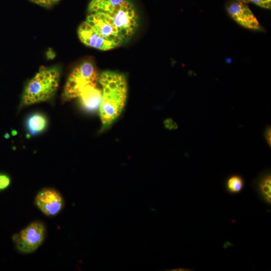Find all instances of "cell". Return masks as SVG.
Wrapping results in <instances>:
<instances>
[{
  "mask_svg": "<svg viewBox=\"0 0 271 271\" xmlns=\"http://www.w3.org/2000/svg\"><path fill=\"white\" fill-rule=\"evenodd\" d=\"M102 98L99 107L101 129L109 127L122 113L127 100V83L124 75L112 71L99 74Z\"/></svg>",
  "mask_w": 271,
  "mask_h": 271,
  "instance_id": "cell-1",
  "label": "cell"
},
{
  "mask_svg": "<svg viewBox=\"0 0 271 271\" xmlns=\"http://www.w3.org/2000/svg\"><path fill=\"white\" fill-rule=\"evenodd\" d=\"M77 34L83 44L101 51L115 49L126 42L113 20L101 12L88 13Z\"/></svg>",
  "mask_w": 271,
  "mask_h": 271,
  "instance_id": "cell-2",
  "label": "cell"
},
{
  "mask_svg": "<svg viewBox=\"0 0 271 271\" xmlns=\"http://www.w3.org/2000/svg\"><path fill=\"white\" fill-rule=\"evenodd\" d=\"M60 77L58 67H42L27 84L19 108L50 100L57 90Z\"/></svg>",
  "mask_w": 271,
  "mask_h": 271,
  "instance_id": "cell-3",
  "label": "cell"
},
{
  "mask_svg": "<svg viewBox=\"0 0 271 271\" xmlns=\"http://www.w3.org/2000/svg\"><path fill=\"white\" fill-rule=\"evenodd\" d=\"M99 74L90 62H85L76 66L68 76L64 87L62 99L66 102L78 98L87 87L97 85Z\"/></svg>",
  "mask_w": 271,
  "mask_h": 271,
  "instance_id": "cell-4",
  "label": "cell"
},
{
  "mask_svg": "<svg viewBox=\"0 0 271 271\" xmlns=\"http://www.w3.org/2000/svg\"><path fill=\"white\" fill-rule=\"evenodd\" d=\"M45 236V228L39 221L31 223L13 236L18 250L24 253L35 251L42 244Z\"/></svg>",
  "mask_w": 271,
  "mask_h": 271,
  "instance_id": "cell-5",
  "label": "cell"
},
{
  "mask_svg": "<svg viewBox=\"0 0 271 271\" xmlns=\"http://www.w3.org/2000/svg\"><path fill=\"white\" fill-rule=\"evenodd\" d=\"M63 199L59 192L54 189L45 188L41 190L35 198V204L46 215L54 216L63 206Z\"/></svg>",
  "mask_w": 271,
  "mask_h": 271,
  "instance_id": "cell-6",
  "label": "cell"
},
{
  "mask_svg": "<svg viewBox=\"0 0 271 271\" xmlns=\"http://www.w3.org/2000/svg\"><path fill=\"white\" fill-rule=\"evenodd\" d=\"M230 16L241 26L251 30L260 29L256 18L248 7L240 1L232 3L227 8Z\"/></svg>",
  "mask_w": 271,
  "mask_h": 271,
  "instance_id": "cell-7",
  "label": "cell"
},
{
  "mask_svg": "<svg viewBox=\"0 0 271 271\" xmlns=\"http://www.w3.org/2000/svg\"><path fill=\"white\" fill-rule=\"evenodd\" d=\"M251 186L260 200L268 206L271 204V173L264 169L252 182Z\"/></svg>",
  "mask_w": 271,
  "mask_h": 271,
  "instance_id": "cell-8",
  "label": "cell"
},
{
  "mask_svg": "<svg viewBox=\"0 0 271 271\" xmlns=\"http://www.w3.org/2000/svg\"><path fill=\"white\" fill-rule=\"evenodd\" d=\"M102 98V90L97 85L85 88L78 98L82 107L87 111H94L99 109Z\"/></svg>",
  "mask_w": 271,
  "mask_h": 271,
  "instance_id": "cell-9",
  "label": "cell"
},
{
  "mask_svg": "<svg viewBox=\"0 0 271 271\" xmlns=\"http://www.w3.org/2000/svg\"><path fill=\"white\" fill-rule=\"evenodd\" d=\"M48 123V118L46 115L37 111L31 113L26 117L25 126L28 135L31 137L45 131Z\"/></svg>",
  "mask_w": 271,
  "mask_h": 271,
  "instance_id": "cell-10",
  "label": "cell"
},
{
  "mask_svg": "<svg viewBox=\"0 0 271 271\" xmlns=\"http://www.w3.org/2000/svg\"><path fill=\"white\" fill-rule=\"evenodd\" d=\"M224 187L228 193L236 195L240 193L244 189L245 181L241 175L237 174H232L226 179Z\"/></svg>",
  "mask_w": 271,
  "mask_h": 271,
  "instance_id": "cell-11",
  "label": "cell"
},
{
  "mask_svg": "<svg viewBox=\"0 0 271 271\" xmlns=\"http://www.w3.org/2000/svg\"><path fill=\"white\" fill-rule=\"evenodd\" d=\"M242 3H252L263 8L270 9L271 0H237Z\"/></svg>",
  "mask_w": 271,
  "mask_h": 271,
  "instance_id": "cell-12",
  "label": "cell"
},
{
  "mask_svg": "<svg viewBox=\"0 0 271 271\" xmlns=\"http://www.w3.org/2000/svg\"><path fill=\"white\" fill-rule=\"evenodd\" d=\"M10 184V177L6 174L0 173V191L7 188Z\"/></svg>",
  "mask_w": 271,
  "mask_h": 271,
  "instance_id": "cell-13",
  "label": "cell"
},
{
  "mask_svg": "<svg viewBox=\"0 0 271 271\" xmlns=\"http://www.w3.org/2000/svg\"><path fill=\"white\" fill-rule=\"evenodd\" d=\"M30 2L42 7L52 6L60 0H29Z\"/></svg>",
  "mask_w": 271,
  "mask_h": 271,
  "instance_id": "cell-14",
  "label": "cell"
},
{
  "mask_svg": "<svg viewBox=\"0 0 271 271\" xmlns=\"http://www.w3.org/2000/svg\"><path fill=\"white\" fill-rule=\"evenodd\" d=\"M271 127L270 125H266L263 132V136L268 146L271 147Z\"/></svg>",
  "mask_w": 271,
  "mask_h": 271,
  "instance_id": "cell-15",
  "label": "cell"
},
{
  "mask_svg": "<svg viewBox=\"0 0 271 271\" xmlns=\"http://www.w3.org/2000/svg\"><path fill=\"white\" fill-rule=\"evenodd\" d=\"M164 125L165 127L169 129H176L178 127L177 124L171 118L165 119Z\"/></svg>",
  "mask_w": 271,
  "mask_h": 271,
  "instance_id": "cell-16",
  "label": "cell"
}]
</instances>
